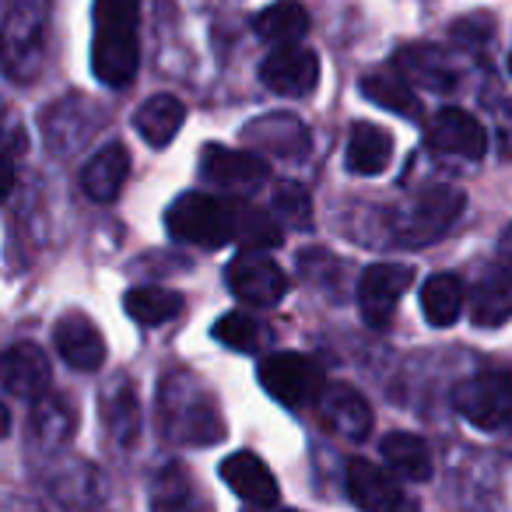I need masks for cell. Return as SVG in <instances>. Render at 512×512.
<instances>
[{
    "instance_id": "6da1fadb",
    "label": "cell",
    "mask_w": 512,
    "mask_h": 512,
    "mask_svg": "<svg viewBox=\"0 0 512 512\" xmlns=\"http://www.w3.org/2000/svg\"><path fill=\"white\" fill-rule=\"evenodd\" d=\"M165 228L172 239L200 249H221L228 242H246V249L281 246V225L274 214L211 193H183L165 214Z\"/></svg>"
},
{
    "instance_id": "7a4b0ae2",
    "label": "cell",
    "mask_w": 512,
    "mask_h": 512,
    "mask_svg": "<svg viewBox=\"0 0 512 512\" xmlns=\"http://www.w3.org/2000/svg\"><path fill=\"white\" fill-rule=\"evenodd\" d=\"M141 0H95L92 71L102 85L127 88L141 67Z\"/></svg>"
},
{
    "instance_id": "3957f363",
    "label": "cell",
    "mask_w": 512,
    "mask_h": 512,
    "mask_svg": "<svg viewBox=\"0 0 512 512\" xmlns=\"http://www.w3.org/2000/svg\"><path fill=\"white\" fill-rule=\"evenodd\" d=\"M158 421L183 446H214L225 439V418L214 393L190 372H172L158 386Z\"/></svg>"
},
{
    "instance_id": "277c9868",
    "label": "cell",
    "mask_w": 512,
    "mask_h": 512,
    "mask_svg": "<svg viewBox=\"0 0 512 512\" xmlns=\"http://www.w3.org/2000/svg\"><path fill=\"white\" fill-rule=\"evenodd\" d=\"M453 404L481 432H505L512 428V376L502 369L477 372L456 386Z\"/></svg>"
},
{
    "instance_id": "5b68a950",
    "label": "cell",
    "mask_w": 512,
    "mask_h": 512,
    "mask_svg": "<svg viewBox=\"0 0 512 512\" xmlns=\"http://www.w3.org/2000/svg\"><path fill=\"white\" fill-rule=\"evenodd\" d=\"M260 386L271 393L278 404L302 407L323 397V369L306 355H292V351H274L260 362Z\"/></svg>"
},
{
    "instance_id": "8992f818",
    "label": "cell",
    "mask_w": 512,
    "mask_h": 512,
    "mask_svg": "<svg viewBox=\"0 0 512 512\" xmlns=\"http://www.w3.org/2000/svg\"><path fill=\"white\" fill-rule=\"evenodd\" d=\"M225 281L235 299L253 309L278 306L288 295V274L267 256V249H242V253H235L225 271Z\"/></svg>"
},
{
    "instance_id": "52a82bcc",
    "label": "cell",
    "mask_w": 512,
    "mask_h": 512,
    "mask_svg": "<svg viewBox=\"0 0 512 512\" xmlns=\"http://www.w3.org/2000/svg\"><path fill=\"white\" fill-rule=\"evenodd\" d=\"M463 211V193L453 190V186H432L425 190L397 221V232L407 246H425V242H435Z\"/></svg>"
},
{
    "instance_id": "ba28073f",
    "label": "cell",
    "mask_w": 512,
    "mask_h": 512,
    "mask_svg": "<svg viewBox=\"0 0 512 512\" xmlns=\"http://www.w3.org/2000/svg\"><path fill=\"white\" fill-rule=\"evenodd\" d=\"M414 271L407 264H372L358 281V309L369 327L383 330L390 316L397 313L400 299L411 288Z\"/></svg>"
},
{
    "instance_id": "9c48e42d",
    "label": "cell",
    "mask_w": 512,
    "mask_h": 512,
    "mask_svg": "<svg viewBox=\"0 0 512 512\" xmlns=\"http://www.w3.org/2000/svg\"><path fill=\"white\" fill-rule=\"evenodd\" d=\"M260 81H264L274 95L302 99V95L316 92V85H320V57L299 43L274 46L271 57L260 64Z\"/></svg>"
},
{
    "instance_id": "30bf717a",
    "label": "cell",
    "mask_w": 512,
    "mask_h": 512,
    "mask_svg": "<svg viewBox=\"0 0 512 512\" xmlns=\"http://www.w3.org/2000/svg\"><path fill=\"white\" fill-rule=\"evenodd\" d=\"M348 495L365 512H414V502L397 477L362 456L348 463Z\"/></svg>"
},
{
    "instance_id": "8fae6325",
    "label": "cell",
    "mask_w": 512,
    "mask_h": 512,
    "mask_svg": "<svg viewBox=\"0 0 512 512\" xmlns=\"http://www.w3.org/2000/svg\"><path fill=\"white\" fill-rule=\"evenodd\" d=\"M200 176L207 183L221 186V190H256V186L271 176V165H267V158L256 155V151L207 144L204 155H200Z\"/></svg>"
},
{
    "instance_id": "7c38bea8",
    "label": "cell",
    "mask_w": 512,
    "mask_h": 512,
    "mask_svg": "<svg viewBox=\"0 0 512 512\" xmlns=\"http://www.w3.org/2000/svg\"><path fill=\"white\" fill-rule=\"evenodd\" d=\"M0 57L11 78H36L39 60H43V15H32V8H18L8 18V29L0 39Z\"/></svg>"
},
{
    "instance_id": "4fadbf2b",
    "label": "cell",
    "mask_w": 512,
    "mask_h": 512,
    "mask_svg": "<svg viewBox=\"0 0 512 512\" xmlns=\"http://www.w3.org/2000/svg\"><path fill=\"white\" fill-rule=\"evenodd\" d=\"M218 477L242 498V502L256 505V509H274L281 498L278 477L271 474V467H267L260 456L249 453V449H239V453H232L228 460H221Z\"/></svg>"
},
{
    "instance_id": "5bb4252c",
    "label": "cell",
    "mask_w": 512,
    "mask_h": 512,
    "mask_svg": "<svg viewBox=\"0 0 512 512\" xmlns=\"http://www.w3.org/2000/svg\"><path fill=\"white\" fill-rule=\"evenodd\" d=\"M0 386L11 393V397L36 400L50 386V358L39 344L22 341L11 344V348L0 351Z\"/></svg>"
},
{
    "instance_id": "9a60e30c",
    "label": "cell",
    "mask_w": 512,
    "mask_h": 512,
    "mask_svg": "<svg viewBox=\"0 0 512 512\" xmlns=\"http://www.w3.org/2000/svg\"><path fill=\"white\" fill-rule=\"evenodd\" d=\"M428 148L453 158H481L488 151V130L463 109H442L428 123Z\"/></svg>"
},
{
    "instance_id": "2e32d148",
    "label": "cell",
    "mask_w": 512,
    "mask_h": 512,
    "mask_svg": "<svg viewBox=\"0 0 512 512\" xmlns=\"http://www.w3.org/2000/svg\"><path fill=\"white\" fill-rule=\"evenodd\" d=\"M53 348L78 372H95L106 362V341H102L99 327L85 313H67L53 327Z\"/></svg>"
},
{
    "instance_id": "e0dca14e",
    "label": "cell",
    "mask_w": 512,
    "mask_h": 512,
    "mask_svg": "<svg viewBox=\"0 0 512 512\" xmlns=\"http://www.w3.org/2000/svg\"><path fill=\"white\" fill-rule=\"evenodd\" d=\"M151 512H214V505L183 463H169L151 481Z\"/></svg>"
},
{
    "instance_id": "ac0fdd59",
    "label": "cell",
    "mask_w": 512,
    "mask_h": 512,
    "mask_svg": "<svg viewBox=\"0 0 512 512\" xmlns=\"http://www.w3.org/2000/svg\"><path fill=\"white\" fill-rule=\"evenodd\" d=\"M512 316V271L505 264H491L470 292V320L477 327H502Z\"/></svg>"
},
{
    "instance_id": "d6986e66",
    "label": "cell",
    "mask_w": 512,
    "mask_h": 512,
    "mask_svg": "<svg viewBox=\"0 0 512 512\" xmlns=\"http://www.w3.org/2000/svg\"><path fill=\"white\" fill-rule=\"evenodd\" d=\"M127 176H130V151L123 144H109V148L95 151L85 162V169H81V190L92 200H99V204H109V200L120 197Z\"/></svg>"
},
{
    "instance_id": "ffe728a7",
    "label": "cell",
    "mask_w": 512,
    "mask_h": 512,
    "mask_svg": "<svg viewBox=\"0 0 512 512\" xmlns=\"http://www.w3.org/2000/svg\"><path fill=\"white\" fill-rule=\"evenodd\" d=\"M320 421L337 435L365 439L372 428V411H369V404H365L362 393H355L351 386H334V390L323 393Z\"/></svg>"
},
{
    "instance_id": "44dd1931",
    "label": "cell",
    "mask_w": 512,
    "mask_h": 512,
    "mask_svg": "<svg viewBox=\"0 0 512 512\" xmlns=\"http://www.w3.org/2000/svg\"><path fill=\"white\" fill-rule=\"evenodd\" d=\"M186 120V109L176 95H151V99L141 102V109L134 113V130L144 137V144L151 148H165L172 144V137L179 134Z\"/></svg>"
},
{
    "instance_id": "7402d4cb",
    "label": "cell",
    "mask_w": 512,
    "mask_h": 512,
    "mask_svg": "<svg viewBox=\"0 0 512 512\" xmlns=\"http://www.w3.org/2000/svg\"><path fill=\"white\" fill-rule=\"evenodd\" d=\"M390 158H393V137L383 127H376V123H355L351 127L344 162H348V169L355 176H379V172H386Z\"/></svg>"
},
{
    "instance_id": "603a6c76",
    "label": "cell",
    "mask_w": 512,
    "mask_h": 512,
    "mask_svg": "<svg viewBox=\"0 0 512 512\" xmlns=\"http://www.w3.org/2000/svg\"><path fill=\"white\" fill-rule=\"evenodd\" d=\"M379 453H383L386 467L393 470L404 481H428L432 477V449L425 446V439L411 432H390L379 442Z\"/></svg>"
},
{
    "instance_id": "cb8c5ba5",
    "label": "cell",
    "mask_w": 512,
    "mask_h": 512,
    "mask_svg": "<svg viewBox=\"0 0 512 512\" xmlns=\"http://www.w3.org/2000/svg\"><path fill=\"white\" fill-rule=\"evenodd\" d=\"M253 29L271 46H295L309 32V11L299 0H278L253 18Z\"/></svg>"
},
{
    "instance_id": "d4e9b609",
    "label": "cell",
    "mask_w": 512,
    "mask_h": 512,
    "mask_svg": "<svg viewBox=\"0 0 512 512\" xmlns=\"http://www.w3.org/2000/svg\"><path fill=\"white\" fill-rule=\"evenodd\" d=\"M183 295L172 292V288H158V285H141V288H130L123 295V309L134 323L141 327H162V323L176 320L183 313Z\"/></svg>"
},
{
    "instance_id": "484cf974",
    "label": "cell",
    "mask_w": 512,
    "mask_h": 512,
    "mask_svg": "<svg viewBox=\"0 0 512 512\" xmlns=\"http://www.w3.org/2000/svg\"><path fill=\"white\" fill-rule=\"evenodd\" d=\"M463 302H467V292H463L460 278H453V274H432L421 285V313H425V320L432 327L456 323V316L463 313Z\"/></svg>"
},
{
    "instance_id": "4316f807",
    "label": "cell",
    "mask_w": 512,
    "mask_h": 512,
    "mask_svg": "<svg viewBox=\"0 0 512 512\" xmlns=\"http://www.w3.org/2000/svg\"><path fill=\"white\" fill-rule=\"evenodd\" d=\"M362 95L376 106L390 109L397 116H407V120H418L421 116V102L418 95L411 92L404 78H393V74H369L362 78Z\"/></svg>"
},
{
    "instance_id": "83f0119b",
    "label": "cell",
    "mask_w": 512,
    "mask_h": 512,
    "mask_svg": "<svg viewBox=\"0 0 512 512\" xmlns=\"http://www.w3.org/2000/svg\"><path fill=\"white\" fill-rule=\"evenodd\" d=\"M400 71H404L407 78L421 81V85L435 88V92H446V88L456 85V74H453V67L446 64V57H442L439 50H425V46L400 53Z\"/></svg>"
},
{
    "instance_id": "f1b7e54d",
    "label": "cell",
    "mask_w": 512,
    "mask_h": 512,
    "mask_svg": "<svg viewBox=\"0 0 512 512\" xmlns=\"http://www.w3.org/2000/svg\"><path fill=\"white\" fill-rule=\"evenodd\" d=\"M106 425H109V435L120 442L123 449L134 446L137 435H141V411H137V393L130 390L127 383L120 386L116 393L106 397Z\"/></svg>"
},
{
    "instance_id": "f546056e",
    "label": "cell",
    "mask_w": 512,
    "mask_h": 512,
    "mask_svg": "<svg viewBox=\"0 0 512 512\" xmlns=\"http://www.w3.org/2000/svg\"><path fill=\"white\" fill-rule=\"evenodd\" d=\"M211 334L218 337L221 344L235 348V351H256L260 344H264L267 330L260 327V320H253L249 313H242V309H232V313H225L218 323H214Z\"/></svg>"
},
{
    "instance_id": "4dcf8cb0",
    "label": "cell",
    "mask_w": 512,
    "mask_h": 512,
    "mask_svg": "<svg viewBox=\"0 0 512 512\" xmlns=\"http://www.w3.org/2000/svg\"><path fill=\"white\" fill-rule=\"evenodd\" d=\"M274 214L285 218L288 225H313V207H309V193L299 183H281L274 190Z\"/></svg>"
},
{
    "instance_id": "1f68e13d",
    "label": "cell",
    "mask_w": 512,
    "mask_h": 512,
    "mask_svg": "<svg viewBox=\"0 0 512 512\" xmlns=\"http://www.w3.org/2000/svg\"><path fill=\"white\" fill-rule=\"evenodd\" d=\"M11 190H15V165H11V158L0 151V204L11 197Z\"/></svg>"
},
{
    "instance_id": "d6a6232c",
    "label": "cell",
    "mask_w": 512,
    "mask_h": 512,
    "mask_svg": "<svg viewBox=\"0 0 512 512\" xmlns=\"http://www.w3.org/2000/svg\"><path fill=\"white\" fill-rule=\"evenodd\" d=\"M498 264H505L512 271V225H505L502 239H498Z\"/></svg>"
},
{
    "instance_id": "836d02e7",
    "label": "cell",
    "mask_w": 512,
    "mask_h": 512,
    "mask_svg": "<svg viewBox=\"0 0 512 512\" xmlns=\"http://www.w3.org/2000/svg\"><path fill=\"white\" fill-rule=\"evenodd\" d=\"M8 428H11V411H8V404H0V439L8 435Z\"/></svg>"
},
{
    "instance_id": "e575fe53",
    "label": "cell",
    "mask_w": 512,
    "mask_h": 512,
    "mask_svg": "<svg viewBox=\"0 0 512 512\" xmlns=\"http://www.w3.org/2000/svg\"><path fill=\"white\" fill-rule=\"evenodd\" d=\"M509 74H512V53H509Z\"/></svg>"
},
{
    "instance_id": "d590c367",
    "label": "cell",
    "mask_w": 512,
    "mask_h": 512,
    "mask_svg": "<svg viewBox=\"0 0 512 512\" xmlns=\"http://www.w3.org/2000/svg\"><path fill=\"white\" fill-rule=\"evenodd\" d=\"M288 512H299V509H288Z\"/></svg>"
}]
</instances>
